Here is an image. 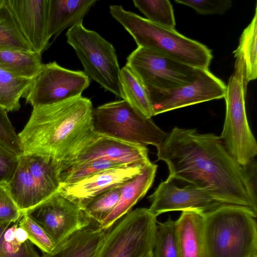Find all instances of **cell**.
Returning a JSON list of instances; mask_svg holds the SVG:
<instances>
[{"instance_id": "9c48e42d", "label": "cell", "mask_w": 257, "mask_h": 257, "mask_svg": "<svg viewBox=\"0 0 257 257\" xmlns=\"http://www.w3.org/2000/svg\"><path fill=\"white\" fill-rule=\"evenodd\" d=\"M126 65L148 88L168 90L193 82L200 69L164 54L138 47L127 57Z\"/></svg>"}, {"instance_id": "ffe728a7", "label": "cell", "mask_w": 257, "mask_h": 257, "mask_svg": "<svg viewBox=\"0 0 257 257\" xmlns=\"http://www.w3.org/2000/svg\"><path fill=\"white\" fill-rule=\"evenodd\" d=\"M203 213L183 211L176 220L180 257H207Z\"/></svg>"}, {"instance_id": "7a4b0ae2", "label": "cell", "mask_w": 257, "mask_h": 257, "mask_svg": "<svg viewBox=\"0 0 257 257\" xmlns=\"http://www.w3.org/2000/svg\"><path fill=\"white\" fill-rule=\"evenodd\" d=\"M91 100L82 95L34 107L18 135L23 154L52 158L59 164L94 135Z\"/></svg>"}, {"instance_id": "f1b7e54d", "label": "cell", "mask_w": 257, "mask_h": 257, "mask_svg": "<svg viewBox=\"0 0 257 257\" xmlns=\"http://www.w3.org/2000/svg\"><path fill=\"white\" fill-rule=\"evenodd\" d=\"M120 195V187L111 189L97 196L81 209L91 225L100 227L116 206Z\"/></svg>"}, {"instance_id": "6da1fadb", "label": "cell", "mask_w": 257, "mask_h": 257, "mask_svg": "<svg viewBox=\"0 0 257 257\" xmlns=\"http://www.w3.org/2000/svg\"><path fill=\"white\" fill-rule=\"evenodd\" d=\"M157 150L158 160L167 165L168 179L186 182L222 204L257 213L255 160L247 166L239 164L220 137L175 127Z\"/></svg>"}, {"instance_id": "836d02e7", "label": "cell", "mask_w": 257, "mask_h": 257, "mask_svg": "<svg viewBox=\"0 0 257 257\" xmlns=\"http://www.w3.org/2000/svg\"><path fill=\"white\" fill-rule=\"evenodd\" d=\"M23 216L13 199L7 183H0V223L19 221Z\"/></svg>"}, {"instance_id": "2e32d148", "label": "cell", "mask_w": 257, "mask_h": 257, "mask_svg": "<svg viewBox=\"0 0 257 257\" xmlns=\"http://www.w3.org/2000/svg\"><path fill=\"white\" fill-rule=\"evenodd\" d=\"M22 35L34 51L41 55L48 48V0H6Z\"/></svg>"}, {"instance_id": "ba28073f", "label": "cell", "mask_w": 257, "mask_h": 257, "mask_svg": "<svg viewBox=\"0 0 257 257\" xmlns=\"http://www.w3.org/2000/svg\"><path fill=\"white\" fill-rule=\"evenodd\" d=\"M157 217L149 208L131 211L112 226L97 257H145L153 249Z\"/></svg>"}, {"instance_id": "8fae6325", "label": "cell", "mask_w": 257, "mask_h": 257, "mask_svg": "<svg viewBox=\"0 0 257 257\" xmlns=\"http://www.w3.org/2000/svg\"><path fill=\"white\" fill-rule=\"evenodd\" d=\"M25 214L43 228L56 246L91 225L82 210L58 192Z\"/></svg>"}, {"instance_id": "8d00e7d4", "label": "cell", "mask_w": 257, "mask_h": 257, "mask_svg": "<svg viewBox=\"0 0 257 257\" xmlns=\"http://www.w3.org/2000/svg\"><path fill=\"white\" fill-rule=\"evenodd\" d=\"M19 156L0 146V183L9 181L17 168Z\"/></svg>"}, {"instance_id": "e0dca14e", "label": "cell", "mask_w": 257, "mask_h": 257, "mask_svg": "<svg viewBox=\"0 0 257 257\" xmlns=\"http://www.w3.org/2000/svg\"><path fill=\"white\" fill-rule=\"evenodd\" d=\"M112 226L102 228L90 225L74 233L41 257H97Z\"/></svg>"}, {"instance_id": "4316f807", "label": "cell", "mask_w": 257, "mask_h": 257, "mask_svg": "<svg viewBox=\"0 0 257 257\" xmlns=\"http://www.w3.org/2000/svg\"><path fill=\"white\" fill-rule=\"evenodd\" d=\"M257 5L251 22L244 29L239 39V45L234 54L242 55L248 83L257 77Z\"/></svg>"}, {"instance_id": "e575fe53", "label": "cell", "mask_w": 257, "mask_h": 257, "mask_svg": "<svg viewBox=\"0 0 257 257\" xmlns=\"http://www.w3.org/2000/svg\"><path fill=\"white\" fill-rule=\"evenodd\" d=\"M7 112L0 107V145L20 156L22 152L19 137L8 117Z\"/></svg>"}, {"instance_id": "f546056e", "label": "cell", "mask_w": 257, "mask_h": 257, "mask_svg": "<svg viewBox=\"0 0 257 257\" xmlns=\"http://www.w3.org/2000/svg\"><path fill=\"white\" fill-rule=\"evenodd\" d=\"M153 253L154 257H180L176 220L170 216L157 222Z\"/></svg>"}, {"instance_id": "d590c367", "label": "cell", "mask_w": 257, "mask_h": 257, "mask_svg": "<svg viewBox=\"0 0 257 257\" xmlns=\"http://www.w3.org/2000/svg\"><path fill=\"white\" fill-rule=\"evenodd\" d=\"M175 2L191 7L201 15H222L232 5L230 0H175Z\"/></svg>"}, {"instance_id": "9a60e30c", "label": "cell", "mask_w": 257, "mask_h": 257, "mask_svg": "<svg viewBox=\"0 0 257 257\" xmlns=\"http://www.w3.org/2000/svg\"><path fill=\"white\" fill-rule=\"evenodd\" d=\"M148 198L151 202L149 209L157 217L174 211L204 213L222 204L202 189L192 185L179 188L168 179L161 182Z\"/></svg>"}, {"instance_id": "5bb4252c", "label": "cell", "mask_w": 257, "mask_h": 257, "mask_svg": "<svg viewBox=\"0 0 257 257\" xmlns=\"http://www.w3.org/2000/svg\"><path fill=\"white\" fill-rule=\"evenodd\" d=\"M148 164H136L106 169L75 182L60 185L58 192L82 209L97 196L131 180Z\"/></svg>"}, {"instance_id": "cb8c5ba5", "label": "cell", "mask_w": 257, "mask_h": 257, "mask_svg": "<svg viewBox=\"0 0 257 257\" xmlns=\"http://www.w3.org/2000/svg\"><path fill=\"white\" fill-rule=\"evenodd\" d=\"M42 64L41 55L35 51L0 49V67L16 76L33 78Z\"/></svg>"}, {"instance_id": "3957f363", "label": "cell", "mask_w": 257, "mask_h": 257, "mask_svg": "<svg viewBox=\"0 0 257 257\" xmlns=\"http://www.w3.org/2000/svg\"><path fill=\"white\" fill-rule=\"evenodd\" d=\"M203 215L207 257H250L257 253V213L222 204Z\"/></svg>"}, {"instance_id": "44dd1931", "label": "cell", "mask_w": 257, "mask_h": 257, "mask_svg": "<svg viewBox=\"0 0 257 257\" xmlns=\"http://www.w3.org/2000/svg\"><path fill=\"white\" fill-rule=\"evenodd\" d=\"M21 155L44 202L59 188V163L46 156L33 154Z\"/></svg>"}, {"instance_id": "ac0fdd59", "label": "cell", "mask_w": 257, "mask_h": 257, "mask_svg": "<svg viewBox=\"0 0 257 257\" xmlns=\"http://www.w3.org/2000/svg\"><path fill=\"white\" fill-rule=\"evenodd\" d=\"M157 165L150 163L142 172L120 187V195L118 202L100 227L108 228L121 217L131 211L133 207L142 198L152 186L156 176Z\"/></svg>"}, {"instance_id": "f35d334b", "label": "cell", "mask_w": 257, "mask_h": 257, "mask_svg": "<svg viewBox=\"0 0 257 257\" xmlns=\"http://www.w3.org/2000/svg\"><path fill=\"white\" fill-rule=\"evenodd\" d=\"M250 257H257V253H254L253 255H252Z\"/></svg>"}, {"instance_id": "8992f818", "label": "cell", "mask_w": 257, "mask_h": 257, "mask_svg": "<svg viewBox=\"0 0 257 257\" xmlns=\"http://www.w3.org/2000/svg\"><path fill=\"white\" fill-rule=\"evenodd\" d=\"M67 42L75 50L84 72L105 90L122 99L120 84V69L113 45L82 23L69 28Z\"/></svg>"}, {"instance_id": "83f0119b", "label": "cell", "mask_w": 257, "mask_h": 257, "mask_svg": "<svg viewBox=\"0 0 257 257\" xmlns=\"http://www.w3.org/2000/svg\"><path fill=\"white\" fill-rule=\"evenodd\" d=\"M0 49L34 51L20 30L6 0L0 4Z\"/></svg>"}, {"instance_id": "603a6c76", "label": "cell", "mask_w": 257, "mask_h": 257, "mask_svg": "<svg viewBox=\"0 0 257 257\" xmlns=\"http://www.w3.org/2000/svg\"><path fill=\"white\" fill-rule=\"evenodd\" d=\"M120 84L122 99L145 117L151 118L154 116L147 88L126 65L120 69Z\"/></svg>"}, {"instance_id": "4dcf8cb0", "label": "cell", "mask_w": 257, "mask_h": 257, "mask_svg": "<svg viewBox=\"0 0 257 257\" xmlns=\"http://www.w3.org/2000/svg\"><path fill=\"white\" fill-rule=\"evenodd\" d=\"M134 6L148 20L157 25L175 29L176 22L173 9L168 0H135Z\"/></svg>"}, {"instance_id": "52a82bcc", "label": "cell", "mask_w": 257, "mask_h": 257, "mask_svg": "<svg viewBox=\"0 0 257 257\" xmlns=\"http://www.w3.org/2000/svg\"><path fill=\"white\" fill-rule=\"evenodd\" d=\"M95 132L130 143L158 147L167 133L122 99L93 109Z\"/></svg>"}, {"instance_id": "60d3db41", "label": "cell", "mask_w": 257, "mask_h": 257, "mask_svg": "<svg viewBox=\"0 0 257 257\" xmlns=\"http://www.w3.org/2000/svg\"><path fill=\"white\" fill-rule=\"evenodd\" d=\"M0 146H1L0 145ZM1 147H2V146H1Z\"/></svg>"}, {"instance_id": "484cf974", "label": "cell", "mask_w": 257, "mask_h": 257, "mask_svg": "<svg viewBox=\"0 0 257 257\" xmlns=\"http://www.w3.org/2000/svg\"><path fill=\"white\" fill-rule=\"evenodd\" d=\"M19 221L0 223V257H40L33 243L17 234Z\"/></svg>"}, {"instance_id": "d6986e66", "label": "cell", "mask_w": 257, "mask_h": 257, "mask_svg": "<svg viewBox=\"0 0 257 257\" xmlns=\"http://www.w3.org/2000/svg\"><path fill=\"white\" fill-rule=\"evenodd\" d=\"M96 0H48L47 35L55 40L64 30L83 22Z\"/></svg>"}, {"instance_id": "7c38bea8", "label": "cell", "mask_w": 257, "mask_h": 257, "mask_svg": "<svg viewBox=\"0 0 257 257\" xmlns=\"http://www.w3.org/2000/svg\"><path fill=\"white\" fill-rule=\"evenodd\" d=\"M226 85L209 69H200L192 82L168 90L148 88L154 115L224 98Z\"/></svg>"}, {"instance_id": "277c9868", "label": "cell", "mask_w": 257, "mask_h": 257, "mask_svg": "<svg viewBox=\"0 0 257 257\" xmlns=\"http://www.w3.org/2000/svg\"><path fill=\"white\" fill-rule=\"evenodd\" d=\"M109 12L133 37L138 47L157 51L198 69H209L213 56L203 44L175 29L155 24L121 6H110Z\"/></svg>"}, {"instance_id": "d4e9b609", "label": "cell", "mask_w": 257, "mask_h": 257, "mask_svg": "<svg viewBox=\"0 0 257 257\" xmlns=\"http://www.w3.org/2000/svg\"><path fill=\"white\" fill-rule=\"evenodd\" d=\"M32 78L16 76L0 67V107L7 111L19 110Z\"/></svg>"}, {"instance_id": "ab89813d", "label": "cell", "mask_w": 257, "mask_h": 257, "mask_svg": "<svg viewBox=\"0 0 257 257\" xmlns=\"http://www.w3.org/2000/svg\"><path fill=\"white\" fill-rule=\"evenodd\" d=\"M4 0H0V4L3 2Z\"/></svg>"}, {"instance_id": "30bf717a", "label": "cell", "mask_w": 257, "mask_h": 257, "mask_svg": "<svg viewBox=\"0 0 257 257\" xmlns=\"http://www.w3.org/2000/svg\"><path fill=\"white\" fill-rule=\"evenodd\" d=\"M90 79L82 71L64 68L54 61L43 64L24 96L33 107L82 95Z\"/></svg>"}, {"instance_id": "d6a6232c", "label": "cell", "mask_w": 257, "mask_h": 257, "mask_svg": "<svg viewBox=\"0 0 257 257\" xmlns=\"http://www.w3.org/2000/svg\"><path fill=\"white\" fill-rule=\"evenodd\" d=\"M19 225L27 232L29 240L42 252L48 253L56 247L47 232L27 214L19 220Z\"/></svg>"}, {"instance_id": "1f68e13d", "label": "cell", "mask_w": 257, "mask_h": 257, "mask_svg": "<svg viewBox=\"0 0 257 257\" xmlns=\"http://www.w3.org/2000/svg\"><path fill=\"white\" fill-rule=\"evenodd\" d=\"M122 166L125 165L107 161H94L73 165L60 172V185L74 183L104 170Z\"/></svg>"}, {"instance_id": "74e56055", "label": "cell", "mask_w": 257, "mask_h": 257, "mask_svg": "<svg viewBox=\"0 0 257 257\" xmlns=\"http://www.w3.org/2000/svg\"><path fill=\"white\" fill-rule=\"evenodd\" d=\"M145 257H154L153 251L150 252H149Z\"/></svg>"}, {"instance_id": "5b68a950", "label": "cell", "mask_w": 257, "mask_h": 257, "mask_svg": "<svg viewBox=\"0 0 257 257\" xmlns=\"http://www.w3.org/2000/svg\"><path fill=\"white\" fill-rule=\"evenodd\" d=\"M234 69L230 77L224 98L226 113L220 136L225 147L236 162L242 166L252 163L257 154V143L247 120L245 94L248 82L243 58L234 54Z\"/></svg>"}, {"instance_id": "4fadbf2b", "label": "cell", "mask_w": 257, "mask_h": 257, "mask_svg": "<svg viewBox=\"0 0 257 257\" xmlns=\"http://www.w3.org/2000/svg\"><path fill=\"white\" fill-rule=\"evenodd\" d=\"M94 161H107L122 165H146L151 162L146 146L127 143L95 132L72 155L59 164V170Z\"/></svg>"}, {"instance_id": "7402d4cb", "label": "cell", "mask_w": 257, "mask_h": 257, "mask_svg": "<svg viewBox=\"0 0 257 257\" xmlns=\"http://www.w3.org/2000/svg\"><path fill=\"white\" fill-rule=\"evenodd\" d=\"M7 183L13 199L23 215L43 202L21 155L12 177Z\"/></svg>"}]
</instances>
